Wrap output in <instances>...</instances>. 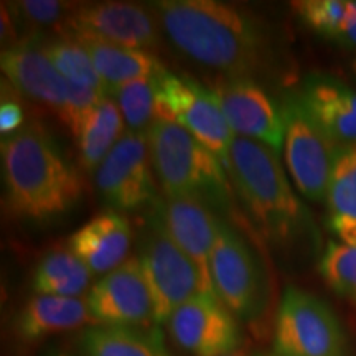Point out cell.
Returning a JSON list of instances; mask_svg holds the SVG:
<instances>
[{"instance_id":"6da1fadb","label":"cell","mask_w":356,"mask_h":356,"mask_svg":"<svg viewBox=\"0 0 356 356\" xmlns=\"http://www.w3.org/2000/svg\"><path fill=\"white\" fill-rule=\"evenodd\" d=\"M152 8L173 47L204 68L254 81L274 66L273 35L244 8L216 0H160Z\"/></svg>"},{"instance_id":"7a4b0ae2","label":"cell","mask_w":356,"mask_h":356,"mask_svg":"<svg viewBox=\"0 0 356 356\" xmlns=\"http://www.w3.org/2000/svg\"><path fill=\"white\" fill-rule=\"evenodd\" d=\"M2 177L12 215L50 221L83 198L81 173L43 124L30 121L2 140Z\"/></svg>"},{"instance_id":"3957f363","label":"cell","mask_w":356,"mask_h":356,"mask_svg":"<svg viewBox=\"0 0 356 356\" xmlns=\"http://www.w3.org/2000/svg\"><path fill=\"white\" fill-rule=\"evenodd\" d=\"M225 168L244 210L267 241L292 251H318L322 239L317 226L292 190L279 154L257 140L236 137Z\"/></svg>"},{"instance_id":"277c9868","label":"cell","mask_w":356,"mask_h":356,"mask_svg":"<svg viewBox=\"0 0 356 356\" xmlns=\"http://www.w3.org/2000/svg\"><path fill=\"white\" fill-rule=\"evenodd\" d=\"M145 136L152 170L165 198H197L210 208L228 207L231 184L226 168L188 131L155 119Z\"/></svg>"},{"instance_id":"5b68a950","label":"cell","mask_w":356,"mask_h":356,"mask_svg":"<svg viewBox=\"0 0 356 356\" xmlns=\"http://www.w3.org/2000/svg\"><path fill=\"white\" fill-rule=\"evenodd\" d=\"M274 356H351L348 337L327 302L287 287L275 315Z\"/></svg>"},{"instance_id":"8992f818","label":"cell","mask_w":356,"mask_h":356,"mask_svg":"<svg viewBox=\"0 0 356 356\" xmlns=\"http://www.w3.org/2000/svg\"><path fill=\"white\" fill-rule=\"evenodd\" d=\"M139 261L152 293L155 323H167L178 307L198 293H216L155 211L144 228Z\"/></svg>"},{"instance_id":"52a82bcc","label":"cell","mask_w":356,"mask_h":356,"mask_svg":"<svg viewBox=\"0 0 356 356\" xmlns=\"http://www.w3.org/2000/svg\"><path fill=\"white\" fill-rule=\"evenodd\" d=\"M155 114L157 119L188 131L221 160L222 167L226 165L236 136L211 89L195 79L163 71L155 78Z\"/></svg>"},{"instance_id":"ba28073f","label":"cell","mask_w":356,"mask_h":356,"mask_svg":"<svg viewBox=\"0 0 356 356\" xmlns=\"http://www.w3.org/2000/svg\"><path fill=\"white\" fill-rule=\"evenodd\" d=\"M210 274L218 299L236 318L252 320L262 314L269 292L264 267L241 233L222 220L210 257Z\"/></svg>"},{"instance_id":"9c48e42d","label":"cell","mask_w":356,"mask_h":356,"mask_svg":"<svg viewBox=\"0 0 356 356\" xmlns=\"http://www.w3.org/2000/svg\"><path fill=\"white\" fill-rule=\"evenodd\" d=\"M284 155L297 190L312 202L327 200L337 147L322 132L299 101L297 92L287 95L282 106Z\"/></svg>"},{"instance_id":"30bf717a","label":"cell","mask_w":356,"mask_h":356,"mask_svg":"<svg viewBox=\"0 0 356 356\" xmlns=\"http://www.w3.org/2000/svg\"><path fill=\"white\" fill-rule=\"evenodd\" d=\"M96 186L114 211H136L155 204L157 197L145 132L126 131L97 167Z\"/></svg>"},{"instance_id":"8fae6325","label":"cell","mask_w":356,"mask_h":356,"mask_svg":"<svg viewBox=\"0 0 356 356\" xmlns=\"http://www.w3.org/2000/svg\"><path fill=\"white\" fill-rule=\"evenodd\" d=\"M89 35L132 50H157L162 26L154 8L132 2H99L79 6L63 25L61 37Z\"/></svg>"},{"instance_id":"7c38bea8","label":"cell","mask_w":356,"mask_h":356,"mask_svg":"<svg viewBox=\"0 0 356 356\" xmlns=\"http://www.w3.org/2000/svg\"><path fill=\"white\" fill-rule=\"evenodd\" d=\"M168 333L191 356H226L241 343L236 317L216 293H198L168 318Z\"/></svg>"},{"instance_id":"4fadbf2b","label":"cell","mask_w":356,"mask_h":356,"mask_svg":"<svg viewBox=\"0 0 356 356\" xmlns=\"http://www.w3.org/2000/svg\"><path fill=\"white\" fill-rule=\"evenodd\" d=\"M95 325L102 327H147L155 323L152 293L139 257L129 259L106 274L88 293Z\"/></svg>"},{"instance_id":"5bb4252c","label":"cell","mask_w":356,"mask_h":356,"mask_svg":"<svg viewBox=\"0 0 356 356\" xmlns=\"http://www.w3.org/2000/svg\"><path fill=\"white\" fill-rule=\"evenodd\" d=\"M236 137L257 140L280 152L284 144L282 111L252 79L226 78L211 89Z\"/></svg>"},{"instance_id":"9a60e30c","label":"cell","mask_w":356,"mask_h":356,"mask_svg":"<svg viewBox=\"0 0 356 356\" xmlns=\"http://www.w3.org/2000/svg\"><path fill=\"white\" fill-rule=\"evenodd\" d=\"M307 114L337 147L356 144V89L328 73H309L297 91Z\"/></svg>"},{"instance_id":"2e32d148","label":"cell","mask_w":356,"mask_h":356,"mask_svg":"<svg viewBox=\"0 0 356 356\" xmlns=\"http://www.w3.org/2000/svg\"><path fill=\"white\" fill-rule=\"evenodd\" d=\"M155 213L177 246L197 264L204 280L213 287L210 257L221 220H218L208 204L197 198L157 200Z\"/></svg>"},{"instance_id":"e0dca14e","label":"cell","mask_w":356,"mask_h":356,"mask_svg":"<svg viewBox=\"0 0 356 356\" xmlns=\"http://www.w3.org/2000/svg\"><path fill=\"white\" fill-rule=\"evenodd\" d=\"M0 66L12 86L22 95L48 106L56 114L63 111L70 83L42 51L37 38H25L15 47L2 50Z\"/></svg>"},{"instance_id":"ac0fdd59","label":"cell","mask_w":356,"mask_h":356,"mask_svg":"<svg viewBox=\"0 0 356 356\" xmlns=\"http://www.w3.org/2000/svg\"><path fill=\"white\" fill-rule=\"evenodd\" d=\"M131 244V222L114 210L96 215L68 239L70 251L76 254L92 274H109L124 264Z\"/></svg>"},{"instance_id":"d6986e66","label":"cell","mask_w":356,"mask_h":356,"mask_svg":"<svg viewBox=\"0 0 356 356\" xmlns=\"http://www.w3.org/2000/svg\"><path fill=\"white\" fill-rule=\"evenodd\" d=\"M66 38L76 40L89 53L109 96L124 84L137 79H154L167 71L159 58L149 51L132 50L89 35H70Z\"/></svg>"},{"instance_id":"ffe728a7","label":"cell","mask_w":356,"mask_h":356,"mask_svg":"<svg viewBox=\"0 0 356 356\" xmlns=\"http://www.w3.org/2000/svg\"><path fill=\"white\" fill-rule=\"evenodd\" d=\"M95 325L88 302L81 297L37 296L26 302L15 320V330L24 341L42 338L66 330Z\"/></svg>"},{"instance_id":"44dd1931","label":"cell","mask_w":356,"mask_h":356,"mask_svg":"<svg viewBox=\"0 0 356 356\" xmlns=\"http://www.w3.org/2000/svg\"><path fill=\"white\" fill-rule=\"evenodd\" d=\"M86 356H172L159 327H97L83 332Z\"/></svg>"},{"instance_id":"7402d4cb","label":"cell","mask_w":356,"mask_h":356,"mask_svg":"<svg viewBox=\"0 0 356 356\" xmlns=\"http://www.w3.org/2000/svg\"><path fill=\"white\" fill-rule=\"evenodd\" d=\"M292 6L312 32L356 51V0H300Z\"/></svg>"},{"instance_id":"603a6c76","label":"cell","mask_w":356,"mask_h":356,"mask_svg":"<svg viewBox=\"0 0 356 356\" xmlns=\"http://www.w3.org/2000/svg\"><path fill=\"white\" fill-rule=\"evenodd\" d=\"M124 134V119L118 104L113 97H102L76 139L81 165L89 172L97 170Z\"/></svg>"},{"instance_id":"cb8c5ba5","label":"cell","mask_w":356,"mask_h":356,"mask_svg":"<svg viewBox=\"0 0 356 356\" xmlns=\"http://www.w3.org/2000/svg\"><path fill=\"white\" fill-rule=\"evenodd\" d=\"M92 279L91 269L70 249L48 252L33 274V291L38 296L81 297Z\"/></svg>"},{"instance_id":"d4e9b609","label":"cell","mask_w":356,"mask_h":356,"mask_svg":"<svg viewBox=\"0 0 356 356\" xmlns=\"http://www.w3.org/2000/svg\"><path fill=\"white\" fill-rule=\"evenodd\" d=\"M35 38H37L42 51L55 65V68L63 74L66 81L76 84V86L92 88L109 96L108 89H106L95 65H92L91 56L76 40L66 37L43 40L38 35H35Z\"/></svg>"},{"instance_id":"484cf974","label":"cell","mask_w":356,"mask_h":356,"mask_svg":"<svg viewBox=\"0 0 356 356\" xmlns=\"http://www.w3.org/2000/svg\"><path fill=\"white\" fill-rule=\"evenodd\" d=\"M318 273L333 292L356 307V248L330 241L320 256Z\"/></svg>"},{"instance_id":"4316f807","label":"cell","mask_w":356,"mask_h":356,"mask_svg":"<svg viewBox=\"0 0 356 356\" xmlns=\"http://www.w3.org/2000/svg\"><path fill=\"white\" fill-rule=\"evenodd\" d=\"M114 96L127 131L147 132L157 118L155 114V78L137 79L118 88Z\"/></svg>"},{"instance_id":"83f0119b","label":"cell","mask_w":356,"mask_h":356,"mask_svg":"<svg viewBox=\"0 0 356 356\" xmlns=\"http://www.w3.org/2000/svg\"><path fill=\"white\" fill-rule=\"evenodd\" d=\"M327 207L330 216L356 218V144L338 149L327 193Z\"/></svg>"},{"instance_id":"f1b7e54d","label":"cell","mask_w":356,"mask_h":356,"mask_svg":"<svg viewBox=\"0 0 356 356\" xmlns=\"http://www.w3.org/2000/svg\"><path fill=\"white\" fill-rule=\"evenodd\" d=\"M10 8L17 24H24L29 29H43L56 24H66L73 15L78 3L60 2V0H22L7 6Z\"/></svg>"},{"instance_id":"f546056e","label":"cell","mask_w":356,"mask_h":356,"mask_svg":"<svg viewBox=\"0 0 356 356\" xmlns=\"http://www.w3.org/2000/svg\"><path fill=\"white\" fill-rule=\"evenodd\" d=\"M106 96L108 95L96 91V89L92 88L76 86V84L70 83L68 101H66L63 111L58 114V118L61 119V122H63L65 126L70 129V132L78 139L84 122L88 121V118L91 115L92 111H95L96 106L99 104L102 97Z\"/></svg>"},{"instance_id":"4dcf8cb0","label":"cell","mask_w":356,"mask_h":356,"mask_svg":"<svg viewBox=\"0 0 356 356\" xmlns=\"http://www.w3.org/2000/svg\"><path fill=\"white\" fill-rule=\"evenodd\" d=\"M22 126H24V109H22L20 102L15 99H7L3 96L2 106H0V131H2V137L12 136Z\"/></svg>"},{"instance_id":"1f68e13d","label":"cell","mask_w":356,"mask_h":356,"mask_svg":"<svg viewBox=\"0 0 356 356\" xmlns=\"http://www.w3.org/2000/svg\"><path fill=\"white\" fill-rule=\"evenodd\" d=\"M328 226L341 244L356 248V218L346 215H335L328 218Z\"/></svg>"},{"instance_id":"d6a6232c","label":"cell","mask_w":356,"mask_h":356,"mask_svg":"<svg viewBox=\"0 0 356 356\" xmlns=\"http://www.w3.org/2000/svg\"><path fill=\"white\" fill-rule=\"evenodd\" d=\"M226 356H249V355L244 353V351H241V350H236V351H233V353H229Z\"/></svg>"},{"instance_id":"836d02e7","label":"cell","mask_w":356,"mask_h":356,"mask_svg":"<svg viewBox=\"0 0 356 356\" xmlns=\"http://www.w3.org/2000/svg\"><path fill=\"white\" fill-rule=\"evenodd\" d=\"M50 356H71V355H68V353H60V351H58V353H51Z\"/></svg>"},{"instance_id":"e575fe53","label":"cell","mask_w":356,"mask_h":356,"mask_svg":"<svg viewBox=\"0 0 356 356\" xmlns=\"http://www.w3.org/2000/svg\"><path fill=\"white\" fill-rule=\"evenodd\" d=\"M254 356H274V355H269V353H256Z\"/></svg>"},{"instance_id":"d590c367","label":"cell","mask_w":356,"mask_h":356,"mask_svg":"<svg viewBox=\"0 0 356 356\" xmlns=\"http://www.w3.org/2000/svg\"><path fill=\"white\" fill-rule=\"evenodd\" d=\"M353 70H355V74H356V58H355V61H353Z\"/></svg>"}]
</instances>
